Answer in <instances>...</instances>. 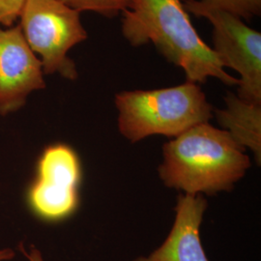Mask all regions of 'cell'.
I'll list each match as a JSON object with an SVG mask.
<instances>
[{"label": "cell", "mask_w": 261, "mask_h": 261, "mask_svg": "<svg viewBox=\"0 0 261 261\" xmlns=\"http://www.w3.org/2000/svg\"><path fill=\"white\" fill-rule=\"evenodd\" d=\"M121 15L122 35L130 46L153 44L168 62L185 72L186 82L202 84L214 77L238 86L239 80L226 72L197 33L183 0H130Z\"/></svg>", "instance_id": "cell-1"}, {"label": "cell", "mask_w": 261, "mask_h": 261, "mask_svg": "<svg viewBox=\"0 0 261 261\" xmlns=\"http://www.w3.org/2000/svg\"><path fill=\"white\" fill-rule=\"evenodd\" d=\"M251 167L246 149L209 123L192 127L163 147V183L187 195L228 192Z\"/></svg>", "instance_id": "cell-2"}, {"label": "cell", "mask_w": 261, "mask_h": 261, "mask_svg": "<svg viewBox=\"0 0 261 261\" xmlns=\"http://www.w3.org/2000/svg\"><path fill=\"white\" fill-rule=\"evenodd\" d=\"M114 103L118 130L133 143L154 135L174 139L214 116L200 85L190 82L168 88L122 91L115 95Z\"/></svg>", "instance_id": "cell-3"}, {"label": "cell", "mask_w": 261, "mask_h": 261, "mask_svg": "<svg viewBox=\"0 0 261 261\" xmlns=\"http://www.w3.org/2000/svg\"><path fill=\"white\" fill-rule=\"evenodd\" d=\"M19 19L28 46L41 56L44 74L76 80L75 63L67 54L88 37L81 12L61 0H24Z\"/></svg>", "instance_id": "cell-4"}, {"label": "cell", "mask_w": 261, "mask_h": 261, "mask_svg": "<svg viewBox=\"0 0 261 261\" xmlns=\"http://www.w3.org/2000/svg\"><path fill=\"white\" fill-rule=\"evenodd\" d=\"M183 4L189 14L211 23L212 49L224 68H230L240 75L238 98L261 106L260 32L233 14L200 0H183Z\"/></svg>", "instance_id": "cell-5"}, {"label": "cell", "mask_w": 261, "mask_h": 261, "mask_svg": "<svg viewBox=\"0 0 261 261\" xmlns=\"http://www.w3.org/2000/svg\"><path fill=\"white\" fill-rule=\"evenodd\" d=\"M82 166L75 150L57 143L38 160L36 176L28 187L27 201L38 219L56 223L74 214L79 207Z\"/></svg>", "instance_id": "cell-6"}, {"label": "cell", "mask_w": 261, "mask_h": 261, "mask_svg": "<svg viewBox=\"0 0 261 261\" xmlns=\"http://www.w3.org/2000/svg\"><path fill=\"white\" fill-rule=\"evenodd\" d=\"M45 87L42 62L20 27L0 28V115L19 111L29 94Z\"/></svg>", "instance_id": "cell-7"}, {"label": "cell", "mask_w": 261, "mask_h": 261, "mask_svg": "<svg viewBox=\"0 0 261 261\" xmlns=\"http://www.w3.org/2000/svg\"><path fill=\"white\" fill-rule=\"evenodd\" d=\"M207 206L201 195H180L167 239L148 255L134 261H209L199 235Z\"/></svg>", "instance_id": "cell-8"}, {"label": "cell", "mask_w": 261, "mask_h": 261, "mask_svg": "<svg viewBox=\"0 0 261 261\" xmlns=\"http://www.w3.org/2000/svg\"><path fill=\"white\" fill-rule=\"evenodd\" d=\"M217 122L244 149L251 150L259 165L261 159V106L246 103L236 94L224 97V109L213 112Z\"/></svg>", "instance_id": "cell-9"}, {"label": "cell", "mask_w": 261, "mask_h": 261, "mask_svg": "<svg viewBox=\"0 0 261 261\" xmlns=\"http://www.w3.org/2000/svg\"><path fill=\"white\" fill-rule=\"evenodd\" d=\"M79 12H94L103 17L115 18L128 8L130 0H61Z\"/></svg>", "instance_id": "cell-10"}, {"label": "cell", "mask_w": 261, "mask_h": 261, "mask_svg": "<svg viewBox=\"0 0 261 261\" xmlns=\"http://www.w3.org/2000/svg\"><path fill=\"white\" fill-rule=\"evenodd\" d=\"M206 4L224 10L239 17L244 21H252L260 17L261 0H200Z\"/></svg>", "instance_id": "cell-11"}, {"label": "cell", "mask_w": 261, "mask_h": 261, "mask_svg": "<svg viewBox=\"0 0 261 261\" xmlns=\"http://www.w3.org/2000/svg\"><path fill=\"white\" fill-rule=\"evenodd\" d=\"M24 0H0V24L10 27L19 19Z\"/></svg>", "instance_id": "cell-12"}, {"label": "cell", "mask_w": 261, "mask_h": 261, "mask_svg": "<svg viewBox=\"0 0 261 261\" xmlns=\"http://www.w3.org/2000/svg\"><path fill=\"white\" fill-rule=\"evenodd\" d=\"M19 249L21 253L27 257L28 261H44L42 252L34 246H30V249L27 251L23 244L20 243Z\"/></svg>", "instance_id": "cell-13"}, {"label": "cell", "mask_w": 261, "mask_h": 261, "mask_svg": "<svg viewBox=\"0 0 261 261\" xmlns=\"http://www.w3.org/2000/svg\"><path fill=\"white\" fill-rule=\"evenodd\" d=\"M14 257H15V252L12 249L6 248V249L0 250V261L11 260Z\"/></svg>", "instance_id": "cell-14"}]
</instances>
